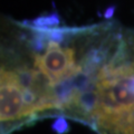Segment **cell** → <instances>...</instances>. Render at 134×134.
Listing matches in <instances>:
<instances>
[{
  "mask_svg": "<svg viewBox=\"0 0 134 134\" xmlns=\"http://www.w3.org/2000/svg\"><path fill=\"white\" fill-rule=\"evenodd\" d=\"M94 87L92 97L83 104L90 107L96 124L113 134H133L134 62L104 66Z\"/></svg>",
  "mask_w": 134,
  "mask_h": 134,
  "instance_id": "1",
  "label": "cell"
},
{
  "mask_svg": "<svg viewBox=\"0 0 134 134\" xmlns=\"http://www.w3.org/2000/svg\"><path fill=\"white\" fill-rule=\"evenodd\" d=\"M1 122L10 123L47 108L59 107L53 86L36 72L1 70Z\"/></svg>",
  "mask_w": 134,
  "mask_h": 134,
  "instance_id": "2",
  "label": "cell"
},
{
  "mask_svg": "<svg viewBox=\"0 0 134 134\" xmlns=\"http://www.w3.org/2000/svg\"><path fill=\"white\" fill-rule=\"evenodd\" d=\"M37 32L45 41L43 52L34 56L37 72L53 87L76 77L81 67L76 63L75 50L60 44L63 31L55 29Z\"/></svg>",
  "mask_w": 134,
  "mask_h": 134,
  "instance_id": "3",
  "label": "cell"
}]
</instances>
